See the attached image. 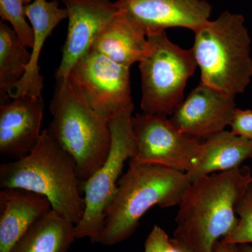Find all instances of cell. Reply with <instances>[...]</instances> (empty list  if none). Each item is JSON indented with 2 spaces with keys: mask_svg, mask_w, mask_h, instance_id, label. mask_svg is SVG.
Returning a JSON list of instances; mask_svg holds the SVG:
<instances>
[{
  "mask_svg": "<svg viewBox=\"0 0 252 252\" xmlns=\"http://www.w3.org/2000/svg\"><path fill=\"white\" fill-rule=\"evenodd\" d=\"M252 184L248 166L216 172L192 182L182 195L174 240L190 252H214L238 223L235 205Z\"/></svg>",
  "mask_w": 252,
  "mask_h": 252,
  "instance_id": "cell-1",
  "label": "cell"
},
{
  "mask_svg": "<svg viewBox=\"0 0 252 252\" xmlns=\"http://www.w3.org/2000/svg\"><path fill=\"white\" fill-rule=\"evenodd\" d=\"M81 182L74 158L46 129L28 155L0 166L1 189H23L46 197L52 210L75 225L84 214Z\"/></svg>",
  "mask_w": 252,
  "mask_h": 252,
  "instance_id": "cell-2",
  "label": "cell"
},
{
  "mask_svg": "<svg viewBox=\"0 0 252 252\" xmlns=\"http://www.w3.org/2000/svg\"><path fill=\"white\" fill-rule=\"evenodd\" d=\"M190 184L185 172L160 165L129 162L106 212L101 243L112 246L130 238L152 207L179 205Z\"/></svg>",
  "mask_w": 252,
  "mask_h": 252,
  "instance_id": "cell-3",
  "label": "cell"
},
{
  "mask_svg": "<svg viewBox=\"0 0 252 252\" xmlns=\"http://www.w3.org/2000/svg\"><path fill=\"white\" fill-rule=\"evenodd\" d=\"M194 33L200 82L228 95L243 94L252 78L251 38L243 16L225 11Z\"/></svg>",
  "mask_w": 252,
  "mask_h": 252,
  "instance_id": "cell-4",
  "label": "cell"
},
{
  "mask_svg": "<svg viewBox=\"0 0 252 252\" xmlns=\"http://www.w3.org/2000/svg\"><path fill=\"white\" fill-rule=\"evenodd\" d=\"M56 80L50 104L53 119L46 130L74 158L84 185L108 157L112 143L109 121L91 108L69 78Z\"/></svg>",
  "mask_w": 252,
  "mask_h": 252,
  "instance_id": "cell-5",
  "label": "cell"
},
{
  "mask_svg": "<svg viewBox=\"0 0 252 252\" xmlns=\"http://www.w3.org/2000/svg\"><path fill=\"white\" fill-rule=\"evenodd\" d=\"M149 51L140 62L141 109L144 114L168 117L184 100L189 78L197 64L192 49L172 43L165 31L147 34Z\"/></svg>",
  "mask_w": 252,
  "mask_h": 252,
  "instance_id": "cell-6",
  "label": "cell"
},
{
  "mask_svg": "<svg viewBox=\"0 0 252 252\" xmlns=\"http://www.w3.org/2000/svg\"><path fill=\"white\" fill-rule=\"evenodd\" d=\"M132 118V112H125L109 120L110 151L102 166L83 186L84 210L75 225L77 239L89 238L92 243H101L106 212L117 193L124 164L136 153Z\"/></svg>",
  "mask_w": 252,
  "mask_h": 252,
  "instance_id": "cell-7",
  "label": "cell"
},
{
  "mask_svg": "<svg viewBox=\"0 0 252 252\" xmlns=\"http://www.w3.org/2000/svg\"><path fill=\"white\" fill-rule=\"evenodd\" d=\"M68 78L91 108L109 122L120 113L133 112L129 67L90 50Z\"/></svg>",
  "mask_w": 252,
  "mask_h": 252,
  "instance_id": "cell-8",
  "label": "cell"
},
{
  "mask_svg": "<svg viewBox=\"0 0 252 252\" xmlns=\"http://www.w3.org/2000/svg\"><path fill=\"white\" fill-rule=\"evenodd\" d=\"M136 153L129 162L189 171L203 152L199 139L179 130L166 117L136 114L132 118Z\"/></svg>",
  "mask_w": 252,
  "mask_h": 252,
  "instance_id": "cell-9",
  "label": "cell"
},
{
  "mask_svg": "<svg viewBox=\"0 0 252 252\" xmlns=\"http://www.w3.org/2000/svg\"><path fill=\"white\" fill-rule=\"evenodd\" d=\"M68 13L67 36L56 79H67L76 63L87 54L119 8L110 0H62Z\"/></svg>",
  "mask_w": 252,
  "mask_h": 252,
  "instance_id": "cell-10",
  "label": "cell"
},
{
  "mask_svg": "<svg viewBox=\"0 0 252 252\" xmlns=\"http://www.w3.org/2000/svg\"><path fill=\"white\" fill-rule=\"evenodd\" d=\"M237 109L235 96L200 82L175 109L170 120L182 132L207 140L230 125Z\"/></svg>",
  "mask_w": 252,
  "mask_h": 252,
  "instance_id": "cell-11",
  "label": "cell"
},
{
  "mask_svg": "<svg viewBox=\"0 0 252 252\" xmlns=\"http://www.w3.org/2000/svg\"><path fill=\"white\" fill-rule=\"evenodd\" d=\"M0 153L21 158L35 147L41 135L42 97L30 94L1 102Z\"/></svg>",
  "mask_w": 252,
  "mask_h": 252,
  "instance_id": "cell-12",
  "label": "cell"
},
{
  "mask_svg": "<svg viewBox=\"0 0 252 252\" xmlns=\"http://www.w3.org/2000/svg\"><path fill=\"white\" fill-rule=\"evenodd\" d=\"M115 2L140 23L147 34L171 28L195 32L210 21L212 11L211 4L205 0H117Z\"/></svg>",
  "mask_w": 252,
  "mask_h": 252,
  "instance_id": "cell-13",
  "label": "cell"
},
{
  "mask_svg": "<svg viewBox=\"0 0 252 252\" xmlns=\"http://www.w3.org/2000/svg\"><path fill=\"white\" fill-rule=\"evenodd\" d=\"M25 11L34 31V42L31 49V61L24 75L8 92L10 98H15L24 94L42 97L43 77L39 73L38 64L41 49L56 26L68 18L67 9L60 7L57 0H34L25 6Z\"/></svg>",
  "mask_w": 252,
  "mask_h": 252,
  "instance_id": "cell-14",
  "label": "cell"
},
{
  "mask_svg": "<svg viewBox=\"0 0 252 252\" xmlns=\"http://www.w3.org/2000/svg\"><path fill=\"white\" fill-rule=\"evenodd\" d=\"M46 197L23 190L0 191V252H11L32 225L51 210Z\"/></svg>",
  "mask_w": 252,
  "mask_h": 252,
  "instance_id": "cell-15",
  "label": "cell"
},
{
  "mask_svg": "<svg viewBox=\"0 0 252 252\" xmlns=\"http://www.w3.org/2000/svg\"><path fill=\"white\" fill-rule=\"evenodd\" d=\"M149 46L144 28L128 12L119 9L97 36L91 50L130 68L145 57Z\"/></svg>",
  "mask_w": 252,
  "mask_h": 252,
  "instance_id": "cell-16",
  "label": "cell"
},
{
  "mask_svg": "<svg viewBox=\"0 0 252 252\" xmlns=\"http://www.w3.org/2000/svg\"><path fill=\"white\" fill-rule=\"evenodd\" d=\"M252 158V141L223 130L205 140L203 152L187 172L190 183L216 172L229 171Z\"/></svg>",
  "mask_w": 252,
  "mask_h": 252,
  "instance_id": "cell-17",
  "label": "cell"
},
{
  "mask_svg": "<svg viewBox=\"0 0 252 252\" xmlns=\"http://www.w3.org/2000/svg\"><path fill=\"white\" fill-rule=\"evenodd\" d=\"M75 224L51 209L32 225L11 252H68Z\"/></svg>",
  "mask_w": 252,
  "mask_h": 252,
  "instance_id": "cell-18",
  "label": "cell"
},
{
  "mask_svg": "<svg viewBox=\"0 0 252 252\" xmlns=\"http://www.w3.org/2000/svg\"><path fill=\"white\" fill-rule=\"evenodd\" d=\"M31 53L18 39L14 30L0 23V94L1 101L10 99L8 92L22 79Z\"/></svg>",
  "mask_w": 252,
  "mask_h": 252,
  "instance_id": "cell-19",
  "label": "cell"
},
{
  "mask_svg": "<svg viewBox=\"0 0 252 252\" xmlns=\"http://www.w3.org/2000/svg\"><path fill=\"white\" fill-rule=\"evenodd\" d=\"M26 4L22 0H0L1 21H8L12 26L18 39L27 48H32L34 31L26 21Z\"/></svg>",
  "mask_w": 252,
  "mask_h": 252,
  "instance_id": "cell-20",
  "label": "cell"
},
{
  "mask_svg": "<svg viewBox=\"0 0 252 252\" xmlns=\"http://www.w3.org/2000/svg\"><path fill=\"white\" fill-rule=\"evenodd\" d=\"M235 212L239 216L236 228L220 240L238 245L252 243V184L235 205Z\"/></svg>",
  "mask_w": 252,
  "mask_h": 252,
  "instance_id": "cell-21",
  "label": "cell"
},
{
  "mask_svg": "<svg viewBox=\"0 0 252 252\" xmlns=\"http://www.w3.org/2000/svg\"><path fill=\"white\" fill-rule=\"evenodd\" d=\"M171 239L161 227L154 225L144 243V252H171Z\"/></svg>",
  "mask_w": 252,
  "mask_h": 252,
  "instance_id": "cell-22",
  "label": "cell"
},
{
  "mask_svg": "<svg viewBox=\"0 0 252 252\" xmlns=\"http://www.w3.org/2000/svg\"><path fill=\"white\" fill-rule=\"evenodd\" d=\"M230 126L233 133L252 141V110L237 109Z\"/></svg>",
  "mask_w": 252,
  "mask_h": 252,
  "instance_id": "cell-23",
  "label": "cell"
},
{
  "mask_svg": "<svg viewBox=\"0 0 252 252\" xmlns=\"http://www.w3.org/2000/svg\"><path fill=\"white\" fill-rule=\"evenodd\" d=\"M214 252H240L238 250V245L224 243V242L219 241L215 246Z\"/></svg>",
  "mask_w": 252,
  "mask_h": 252,
  "instance_id": "cell-24",
  "label": "cell"
},
{
  "mask_svg": "<svg viewBox=\"0 0 252 252\" xmlns=\"http://www.w3.org/2000/svg\"><path fill=\"white\" fill-rule=\"evenodd\" d=\"M172 250L171 252H190L187 249L184 248L182 245L177 243L173 238L171 239Z\"/></svg>",
  "mask_w": 252,
  "mask_h": 252,
  "instance_id": "cell-25",
  "label": "cell"
},
{
  "mask_svg": "<svg viewBox=\"0 0 252 252\" xmlns=\"http://www.w3.org/2000/svg\"><path fill=\"white\" fill-rule=\"evenodd\" d=\"M238 250L240 252H252V246L249 244L238 245Z\"/></svg>",
  "mask_w": 252,
  "mask_h": 252,
  "instance_id": "cell-26",
  "label": "cell"
},
{
  "mask_svg": "<svg viewBox=\"0 0 252 252\" xmlns=\"http://www.w3.org/2000/svg\"><path fill=\"white\" fill-rule=\"evenodd\" d=\"M23 2L25 4H30L32 1H34V0H22Z\"/></svg>",
  "mask_w": 252,
  "mask_h": 252,
  "instance_id": "cell-27",
  "label": "cell"
}]
</instances>
